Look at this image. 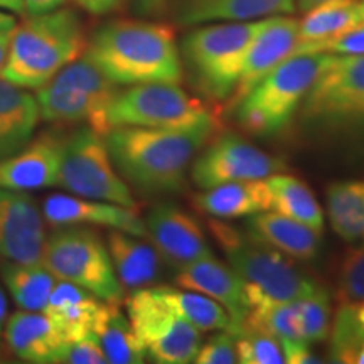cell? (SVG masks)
Listing matches in <instances>:
<instances>
[{
  "label": "cell",
  "mask_w": 364,
  "mask_h": 364,
  "mask_svg": "<svg viewBox=\"0 0 364 364\" xmlns=\"http://www.w3.org/2000/svg\"><path fill=\"white\" fill-rule=\"evenodd\" d=\"M102 306L103 300L88 290L70 282L58 280L43 312L70 343L95 334L93 329Z\"/></svg>",
  "instance_id": "cell-24"
},
{
  "label": "cell",
  "mask_w": 364,
  "mask_h": 364,
  "mask_svg": "<svg viewBox=\"0 0 364 364\" xmlns=\"http://www.w3.org/2000/svg\"><path fill=\"white\" fill-rule=\"evenodd\" d=\"M144 223L147 238L152 241L162 262L176 270L215 255L199 223L176 204H157Z\"/></svg>",
  "instance_id": "cell-15"
},
{
  "label": "cell",
  "mask_w": 364,
  "mask_h": 364,
  "mask_svg": "<svg viewBox=\"0 0 364 364\" xmlns=\"http://www.w3.org/2000/svg\"><path fill=\"white\" fill-rule=\"evenodd\" d=\"M248 231L268 247L299 262L314 260L321 250L322 231L272 209L250 216Z\"/></svg>",
  "instance_id": "cell-23"
},
{
  "label": "cell",
  "mask_w": 364,
  "mask_h": 364,
  "mask_svg": "<svg viewBox=\"0 0 364 364\" xmlns=\"http://www.w3.org/2000/svg\"><path fill=\"white\" fill-rule=\"evenodd\" d=\"M299 43V21L289 17V14L265 17L260 29L253 36L247 49L243 68L236 88L231 97L226 100L225 107L228 112H233L235 107L247 95L272 73L285 59L292 56Z\"/></svg>",
  "instance_id": "cell-13"
},
{
  "label": "cell",
  "mask_w": 364,
  "mask_h": 364,
  "mask_svg": "<svg viewBox=\"0 0 364 364\" xmlns=\"http://www.w3.org/2000/svg\"><path fill=\"white\" fill-rule=\"evenodd\" d=\"M295 0H176V17L184 26L248 22L292 14Z\"/></svg>",
  "instance_id": "cell-21"
},
{
  "label": "cell",
  "mask_w": 364,
  "mask_h": 364,
  "mask_svg": "<svg viewBox=\"0 0 364 364\" xmlns=\"http://www.w3.org/2000/svg\"><path fill=\"white\" fill-rule=\"evenodd\" d=\"M329 336L331 361L356 364L359 348L364 341V327L358 321L353 306H338Z\"/></svg>",
  "instance_id": "cell-33"
},
{
  "label": "cell",
  "mask_w": 364,
  "mask_h": 364,
  "mask_svg": "<svg viewBox=\"0 0 364 364\" xmlns=\"http://www.w3.org/2000/svg\"><path fill=\"white\" fill-rule=\"evenodd\" d=\"M85 56L118 86L179 85L184 75L174 29L162 22H108L86 44Z\"/></svg>",
  "instance_id": "cell-2"
},
{
  "label": "cell",
  "mask_w": 364,
  "mask_h": 364,
  "mask_svg": "<svg viewBox=\"0 0 364 364\" xmlns=\"http://www.w3.org/2000/svg\"><path fill=\"white\" fill-rule=\"evenodd\" d=\"M284 161L270 156L240 135L218 136L191 164V179L199 189L236 181L267 179L285 172Z\"/></svg>",
  "instance_id": "cell-12"
},
{
  "label": "cell",
  "mask_w": 364,
  "mask_h": 364,
  "mask_svg": "<svg viewBox=\"0 0 364 364\" xmlns=\"http://www.w3.org/2000/svg\"><path fill=\"white\" fill-rule=\"evenodd\" d=\"M108 127L189 130L216 124L201 100L191 97L179 85L144 83L118 91L107 112Z\"/></svg>",
  "instance_id": "cell-8"
},
{
  "label": "cell",
  "mask_w": 364,
  "mask_h": 364,
  "mask_svg": "<svg viewBox=\"0 0 364 364\" xmlns=\"http://www.w3.org/2000/svg\"><path fill=\"white\" fill-rule=\"evenodd\" d=\"M327 216L344 241L364 236V179L334 182L327 188Z\"/></svg>",
  "instance_id": "cell-30"
},
{
  "label": "cell",
  "mask_w": 364,
  "mask_h": 364,
  "mask_svg": "<svg viewBox=\"0 0 364 364\" xmlns=\"http://www.w3.org/2000/svg\"><path fill=\"white\" fill-rule=\"evenodd\" d=\"M39 118L34 95L0 76V159L19 152L29 144Z\"/></svg>",
  "instance_id": "cell-26"
},
{
  "label": "cell",
  "mask_w": 364,
  "mask_h": 364,
  "mask_svg": "<svg viewBox=\"0 0 364 364\" xmlns=\"http://www.w3.org/2000/svg\"><path fill=\"white\" fill-rule=\"evenodd\" d=\"M76 2L93 16H103V14L113 12L118 9L122 0H76Z\"/></svg>",
  "instance_id": "cell-41"
},
{
  "label": "cell",
  "mask_w": 364,
  "mask_h": 364,
  "mask_svg": "<svg viewBox=\"0 0 364 364\" xmlns=\"http://www.w3.org/2000/svg\"><path fill=\"white\" fill-rule=\"evenodd\" d=\"M63 145L65 140L46 134L19 152L0 159V188L34 191L58 186Z\"/></svg>",
  "instance_id": "cell-18"
},
{
  "label": "cell",
  "mask_w": 364,
  "mask_h": 364,
  "mask_svg": "<svg viewBox=\"0 0 364 364\" xmlns=\"http://www.w3.org/2000/svg\"><path fill=\"white\" fill-rule=\"evenodd\" d=\"M215 130L216 124L189 130L113 127L105 142L125 182L147 194L176 193L184 188L191 164Z\"/></svg>",
  "instance_id": "cell-1"
},
{
  "label": "cell",
  "mask_w": 364,
  "mask_h": 364,
  "mask_svg": "<svg viewBox=\"0 0 364 364\" xmlns=\"http://www.w3.org/2000/svg\"><path fill=\"white\" fill-rule=\"evenodd\" d=\"M265 181L270 189L272 211L304 223L314 230H324V213L307 182L284 172L267 177Z\"/></svg>",
  "instance_id": "cell-29"
},
{
  "label": "cell",
  "mask_w": 364,
  "mask_h": 364,
  "mask_svg": "<svg viewBox=\"0 0 364 364\" xmlns=\"http://www.w3.org/2000/svg\"><path fill=\"white\" fill-rule=\"evenodd\" d=\"M85 51V31L78 14L70 9L31 14L29 19L14 26L0 76L21 88L39 90Z\"/></svg>",
  "instance_id": "cell-3"
},
{
  "label": "cell",
  "mask_w": 364,
  "mask_h": 364,
  "mask_svg": "<svg viewBox=\"0 0 364 364\" xmlns=\"http://www.w3.org/2000/svg\"><path fill=\"white\" fill-rule=\"evenodd\" d=\"M14 26H16V17L0 9V29H14Z\"/></svg>",
  "instance_id": "cell-46"
},
{
  "label": "cell",
  "mask_w": 364,
  "mask_h": 364,
  "mask_svg": "<svg viewBox=\"0 0 364 364\" xmlns=\"http://www.w3.org/2000/svg\"><path fill=\"white\" fill-rule=\"evenodd\" d=\"M9 351L21 361L33 364H58L59 353L68 341L44 312L19 311L4 326Z\"/></svg>",
  "instance_id": "cell-20"
},
{
  "label": "cell",
  "mask_w": 364,
  "mask_h": 364,
  "mask_svg": "<svg viewBox=\"0 0 364 364\" xmlns=\"http://www.w3.org/2000/svg\"><path fill=\"white\" fill-rule=\"evenodd\" d=\"M0 9L14 14H26L24 0H0Z\"/></svg>",
  "instance_id": "cell-45"
},
{
  "label": "cell",
  "mask_w": 364,
  "mask_h": 364,
  "mask_svg": "<svg viewBox=\"0 0 364 364\" xmlns=\"http://www.w3.org/2000/svg\"><path fill=\"white\" fill-rule=\"evenodd\" d=\"M331 58L332 53H316L285 59L236 105L238 124L258 136L284 130Z\"/></svg>",
  "instance_id": "cell-6"
},
{
  "label": "cell",
  "mask_w": 364,
  "mask_h": 364,
  "mask_svg": "<svg viewBox=\"0 0 364 364\" xmlns=\"http://www.w3.org/2000/svg\"><path fill=\"white\" fill-rule=\"evenodd\" d=\"M41 118L51 124H86L105 135L110 127L107 122L108 108L91 97L88 91L76 86L61 75L54 76L36 95Z\"/></svg>",
  "instance_id": "cell-19"
},
{
  "label": "cell",
  "mask_w": 364,
  "mask_h": 364,
  "mask_svg": "<svg viewBox=\"0 0 364 364\" xmlns=\"http://www.w3.org/2000/svg\"><path fill=\"white\" fill-rule=\"evenodd\" d=\"M299 21V43L292 56L316 54L331 41L361 24L359 0H324L304 12Z\"/></svg>",
  "instance_id": "cell-22"
},
{
  "label": "cell",
  "mask_w": 364,
  "mask_h": 364,
  "mask_svg": "<svg viewBox=\"0 0 364 364\" xmlns=\"http://www.w3.org/2000/svg\"><path fill=\"white\" fill-rule=\"evenodd\" d=\"M174 282L184 290H193L216 300L230 314V332L238 336L250 311L247 285L233 268L213 257L189 263L177 270Z\"/></svg>",
  "instance_id": "cell-16"
},
{
  "label": "cell",
  "mask_w": 364,
  "mask_h": 364,
  "mask_svg": "<svg viewBox=\"0 0 364 364\" xmlns=\"http://www.w3.org/2000/svg\"><path fill=\"white\" fill-rule=\"evenodd\" d=\"M7 353L6 349H4V346H0V363H6L7 361Z\"/></svg>",
  "instance_id": "cell-50"
},
{
  "label": "cell",
  "mask_w": 364,
  "mask_h": 364,
  "mask_svg": "<svg viewBox=\"0 0 364 364\" xmlns=\"http://www.w3.org/2000/svg\"><path fill=\"white\" fill-rule=\"evenodd\" d=\"M285 354V363L289 364H312L322 363L317 354L311 349V344L300 343V341H290V343H282Z\"/></svg>",
  "instance_id": "cell-40"
},
{
  "label": "cell",
  "mask_w": 364,
  "mask_h": 364,
  "mask_svg": "<svg viewBox=\"0 0 364 364\" xmlns=\"http://www.w3.org/2000/svg\"><path fill=\"white\" fill-rule=\"evenodd\" d=\"M7 321V299L4 295L2 290H0V336L4 332V326H6Z\"/></svg>",
  "instance_id": "cell-47"
},
{
  "label": "cell",
  "mask_w": 364,
  "mask_h": 364,
  "mask_svg": "<svg viewBox=\"0 0 364 364\" xmlns=\"http://www.w3.org/2000/svg\"><path fill=\"white\" fill-rule=\"evenodd\" d=\"M43 209L24 191L0 188V257L12 263H41L46 245Z\"/></svg>",
  "instance_id": "cell-14"
},
{
  "label": "cell",
  "mask_w": 364,
  "mask_h": 364,
  "mask_svg": "<svg viewBox=\"0 0 364 364\" xmlns=\"http://www.w3.org/2000/svg\"><path fill=\"white\" fill-rule=\"evenodd\" d=\"M356 364H364V341H363L361 348H359V353H358V358H356Z\"/></svg>",
  "instance_id": "cell-49"
},
{
  "label": "cell",
  "mask_w": 364,
  "mask_h": 364,
  "mask_svg": "<svg viewBox=\"0 0 364 364\" xmlns=\"http://www.w3.org/2000/svg\"><path fill=\"white\" fill-rule=\"evenodd\" d=\"M68 0H24L26 11L29 14H44L61 9Z\"/></svg>",
  "instance_id": "cell-42"
},
{
  "label": "cell",
  "mask_w": 364,
  "mask_h": 364,
  "mask_svg": "<svg viewBox=\"0 0 364 364\" xmlns=\"http://www.w3.org/2000/svg\"><path fill=\"white\" fill-rule=\"evenodd\" d=\"M302 341L307 344L322 343L331 331V300L326 289L311 297L295 300Z\"/></svg>",
  "instance_id": "cell-35"
},
{
  "label": "cell",
  "mask_w": 364,
  "mask_h": 364,
  "mask_svg": "<svg viewBox=\"0 0 364 364\" xmlns=\"http://www.w3.org/2000/svg\"><path fill=\"white\" fill-rule=\"evenodd\" d=\"M164 302L177 316L198 327L199 331H228L230 332L231 318L226 309L216 300L193 290H177L172 287H156Z\"/></svg>",
  "instance_id": "cell-32"
},
{
  "label": "cell",
  "mask_w": 364,
  "mask_h": 364,
  "mask_svg": "<svg viewBox=\"0 0 364 364\" xmlns=\"http://www.w3.org/2000/svg\"><path fill=\"white\" fill-rule=\"evenodd\" d=\"M44 220L54 226L97 225L110 230L147 238V228L135 209L122 204L81 198V196L53 194L43 203Z\"/></svg>",
  "instance_id": "cell-17"
},
{
  "label": "cell",
  "mask_w": 364,
  "mask_h": 364,
  "mask_svg": "<svg viewBox=\"0 0 364 364\" xmlns=\"http://www.w3.org/2000/svg\"><path fill=\"white\" fill-rule=\"evenodd\" d=\"M321 2H324V0H295V6L299 7L300 12H307L309 9L316 7Z\"/></svg>",
  "instance_id": "cell-48"
},
{
  "label": "cell",
  "mask_w": 364,
  "mask_h": 364,
  "mask_svg": "<svg viewBox=\"0 0 364 364\" xmlns=\"http://www.w3.org/2000/svg\"><path fill=\"white\" fill-rule=\"evenodd\" d=\"M107 248L124 289L136 290L150 287L161 275V255L156 248L144 243L139 236L110 230Z\"/></svg>",
  "instance_id": "cell-27"
},
{
  "label": "cell",
  "mask_w": 364,
  "mask_h": 364,
  "mask_svg": "<svg viewBox=\"0 0 364 364\" xmlns=\"http://www.w3.org/2000/svg\"><path fill=\"white\" fill-rule=\"evenodd\" d=\"M11 38H12V29H0V71H2L4 65H6Z\"/></svg>",
  "instance_id": "cell-44"
},
{
  "label": "cell",
  "mask_w": 364,
  "mask_h": 364,
  "mask_svg": "<svg viewBox=\"0 0 364 364\" xmlns=\"http://www.w3.org/2000/svg\"><path fill=\"white\" fill-rule=\"evenodd\" d=\"M95 336L100 341L107 363L140 364L145 363L147 351L136 338L129 316L120 311V304L103 302L95 324Z\"/></svg>",
  "instance_id": "cell-28"
},
{
  "label": "cell",
  "mask_w": 364,
  "mask_h": 364,
  "mask_svg": "<svg viewBox=\"0 0 364 364\" xmlns=\"http://www.w3.org/2000/svg\"><path fill=\"white\" fill-rule=\"evenodd\" d=\"M127 316L147 358L159 364H189L203 344L201 331L177 316L156 287L136 289L125 302Z\"/></svg>",
  "instance_id": "cell-10"
},
{
  "label": "cell",
  "mask_w": 364,
  "mask_h": 364,
  "mask_svg": "<svg viewBox=\"0 0 364 364\" xmlns=\"http://www.w3.org/2000/svg\"><path fill=\"white\" fill-rule=\"evenodd\" d=\"M314 124H341L364 117V54H332L302 102Z\"/></svg>",
  "instance_id": "cell-11"
},
{
  "label": "cell",
  "mask_w": 364,
  "mask_h": 364,
  "mask_svg": "<svg viewBox=\"0 0 364 364\" xmlns=\"http://www.w3.org/2000/svg\"><path fill=\"white\" fill-rule=\"evenodd\" d=\"M262 21L209 22L181 43L182 70L191 85L215 103H226L238 83L247 49Z\"/></svg>",
  "instance_id": "cell-5"
},
{
  "label": "cell",
  "mask_w": 364,
  "mask_h": 364,
  "mask_svg": "<svg viewBox=\"0 0 364 364\" xmlns=\"http://www.w3.org/2000/svg\"><path fill=\"white\" fill-rule=\"evenodd\" d=\"M2 279L21 311L43 312L58 279L43 263H12L2 267Z\"/></svg>",
  "instance_id": "cell-31"
},
{
  "label": "cell",
  "mask_w": 364,
  "mask_h": 364,
  "mask_svg": "<svg viewBox=\"0 0 364 364\" xmlns=\"http://www.w3.org/2000/svg\"><path fill=\"white\" fill-rule=\"evenodd\" d=\"M43 265L58 280L88 290L103 302L122 304L124 287L113 268L107 245L86 228H65L46 240Z\"/></svg>",
  "instance_id": "cell-7"
},
{
  "label": "cell",
  "mask_w": 364,
  "mask_h": 364,
  "mask_svg": "<svg viewBox=\"0 0 364 364\" xmlns=\"http://www.w3.org/2000/svg\"><path fill=\"white\" fill-rule=\"evenodd\" d=\"M136 11L144 16H159L167 6V0H134Z\"/></svg>",
  "instance_id": "cell-43"
},
{
  "label": "cell",
  "mask_w": 364,
  "mask_h": 364,
  "mask_svg": "<svg viewBox=\"0 0 364 364\" xmlns=\"http://www.w3.org/2000/svg\"><path fill=\"white\" fill-rule=\"evenodd\" d=\"M208 230L225 253L228 265L247 285L250 307L263 302H294L324 289L300 270L294 258L268 247L250 231L243 233L218 218L208 223Z\"/></svg>",
  "instance_id": "cell-4"
},
{
  "label": "cell",
  "mask_w": 364,
  "mask_h": 364,
  "mask_svg": "<svg viewBox=\"0 0 364 364\" xmlns=\"http://www.w3.org/2000/svg\"><path fill=\"white\" fill-rule=\"evenodd\" d=\"M107 358L95 334L70 341L59 353L58 364H105Z\"/></svg>",
  "instance_id": "cell-38"
},
{
  "label": "cell",
  "mask_w": 364,
  "mask_h": 364,
  "mask_svg": "<svg viewBox=\"0 0 364 364\" xmlns=\"http://www.w3.org/2000/svg\"><path fill=\"white\" fill-rule=\"evenodd\" d=\"M321 53L332 54H364V22L353 31L331 41L322 48Z\"/></svg>",
  "instance_id": "cell-39"
},
{
  "label": "cell",
  "mask_w": 364,
  "mask_h": 364,
  "mask_svg": "<svg viewBox=\"0 0 364 364\" xmlns=\"http://www.w3.org/2000/svg\"><path fill=\"white\" fill-rule=\"evenodd\" d=\"M196 364H235L238 363L236 338L231 332H221L201 344L194 358Z\"/></svg>",
  "instance_id": "cell-37"
},
{
  "label": "cell",
  "mask_w": 364,
  "mask_h": 364,
  "mask_svg": "<svg viewBox=\"0 0 364 364\" xmlns=\"http://www.w3.org/2000/svg\"><path fill=\"white\" fill-rule=\"evenodd\" d=\"M334 295L338 306L364 302V247L348 248L341 257Z\"/></svg>",
  "instance_id": "cell-34"
},
{
  "label": "cell",
  "mask_w": 364,
  "mask_h": 364,
  "mask_svg": "<svg viewBox=\"0 0 364 364\" xmlns=\"http://www.w3.org/2000/svg\"><path fill=\"white\" fill-rule=\"evenodd\" d=\"M236 338L238 363L243 364H282L285 354L275 336L258 329H245Z\"/></svg>",
  "instance_id": "cell-36"
},
{
  "label": "cell",
  "mask_w": 364,
  "mask_h": 364,
  "mask_svg": "<svg viewBox=\"0 0 364 364\" xmlns=\"http://www.w3.org/2000/svg\"><path fill=\"white\" fill-rule=\"evenodd\" d=\"M359 14H361V22H364V0H359Z\"/></svg>",
  "instance_id": "cell-51"
},
{
  "label": "cell",
  "mask_w": 364,
  "mask_h": 364,
  "mask_svg": "<svg viewBox=\"0 0 364 364\" xmlns=\"http://www.w3.org/2000/svg\"><path fill=\"white\" fill-rule=\"evenodd\" d=\"M196 206L218 220H236L270 211V189L265 179L236 181L203 189L194 198Z\"/></svg>",
  "instance_id": "cell-25"
},
{
  "label": "cell",
  "mask_w": 364,
  "mask_h": 364,
  "mask_svg": "<svg viewBox=\"0 0 364 364\" xmlns=\"http://www.w3.org/2000/svg\"><path fill=\"white\" fill-rule=\"evenodd\" d=\"M58 186L81 198L136 209L134 194L112 161L105 135L80 129L65 140Z\"/></svg>",
  "instance_id": "cell-9"
}]
</instances>
